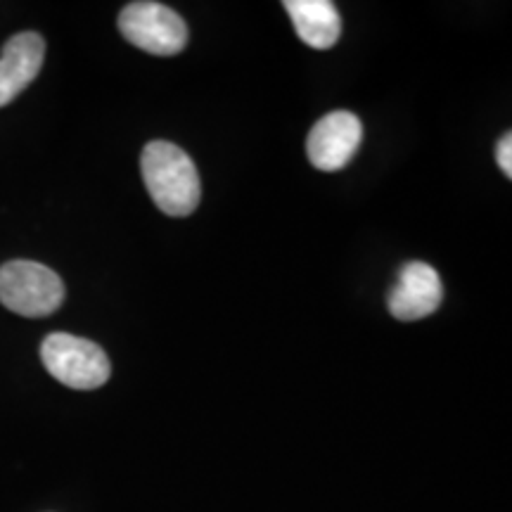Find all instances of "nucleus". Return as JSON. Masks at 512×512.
<instances>
[{
    "label": "nucleus",
    "instance_id": "f257e3e1",
    "mask_svg": "<svg viewBox=\"0 0 512 512\" xmlns=\"http://www.w3.org/2000/svg\"><path fill=\"white\" fill-rule=\"evenodd\" d=\"M140 171L152 202L164 214L181 219L197 209L202 197L200 174L181 147L166 140H152L140 155Z\"/></svg>",
    "mask_w": 512,
    "mask_h": 512
},
{
    "label": "nucleus",
    "instance_id": "f03ea898",
    "mask_svg": "<svg viewBox=\"0 0 512 512\" xmlns=\"http://www.w3.org/2000/svg\"><path fill=\"white\" fill-rule=\"evenodd\" d=\"M41 361L50 375L64 387L91 392L110 380V358L91 339L53 332L43 339Z\"/></svg>",
    "mask_w": 512,
    "mask_h": 512
},
{
    "label": "nucleus",
    "instance_id": "7ed1b4c3",
    "mask_svg": "<svg viewBox=\"0 0 512 512\" xmlns=\"http://www.w3.org/2000/svg\"><path fill=\"white\" fill-rule=\"evenodd\" d=\"M64 302V283L36 261H8L0 266V304L24 318H46Z\"/></svg>",
    "mask_w": 512,
    "mask_h": 512
},
{
    "label": "nucleus",
    "instance_id": "20e7f679",
    "mask_svg": "<svg viewBox=\"0 0 512 512\" xmlns=\"http://www.w3.org/2000/svg\"><path fill=\"white\" fill-rule=\"evenodd\" d=\"M119 31L128 43L152 55H178L188 43V27L176 10L140 0L121 10Z\"/></svg>",
    "mask_w": 512,
    "mask_h": 512
},
{
    "label": "nucleus",
    "instance_id": "39448f33",
    "mask_svg": "<svg viewBox=\"0 0 512 512\" xmlns=\"http://www.w3.org/2000/svg\"><path fill=\"white\" fill-rule=\"evenodd\" d=\"M363 140V126L356 114L337 110L325 114L316 126L311 128L306 140L311 164L320 171H339L354 159L358 145Z\"/></svg>",
    "mask_w": 512,
    "mask_h": 512
},
{
    "label": "nucleus",
    "instance_id": "423d86ee",
    "mask_svg": "<svg viewBox=\"0 0 512 512\" xmlns=\"http://www.w3.org/2000/svg\"><path fill=\"white\" fill-rule=\"evenodd\" d=\"M444 299V285L430 264L411 261L401 268L394 290L389 292V311L399 320H420L432 316Z\"/></svg>",
    "mask_w": 512,
    "mask_h": 512
},
{
    "label": "nucleus",
    "instance_id": "0eeeda50",
    "mask_svg": "<svg viewBox=\"0 0 512 512\" xmlns=\"http://www.w3.org/2000/svg\"><path fill=\"white\" fill-rule=\"evenodd\" d=\"M46 41L36 31L12 36L0 53V107L10 105L41 72Z\"/></svg>",
    "mask_w": 512,
    "mask_h": 512
},
{
    "label": "nucleus",
    "instance_id": "6e6552de",
    "mask_svg": "<svg viewBox=\"0 0 512 512\" xmlns=\"http://www.w3.org/2000/svg\"><path fill=\"white\" fill-rule=\"evenodd\" d=\"M285 10L290 15L294 31L306 46L328 50L342 34V19L330 0H285Z\"/></svg>",
    "mask_w": 512,
    "mask_h": 512
},
{
    "label": "nucleus",
    "instance_id": "1a4fd4ad",
    "mask_svg": "<svg viewBox=\"0 0 512 512\" xmlns=\"http://www.w3.org/2000/svg\"><path fill=\"white\" fill-rule=\"evenodd\" d=\"M496 159H498V166H501L503 174L512 178V136L510 133H505V136L501 138V143H498Z\"/></svg>",
    "mask_w": 512,
    "mask_h": 512
}]
</instances>
